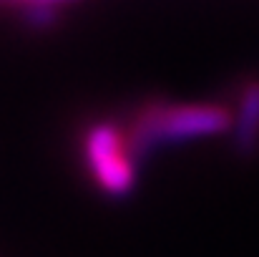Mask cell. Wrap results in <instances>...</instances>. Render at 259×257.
Segmentation results:
<instances>
[{
  "instance_id": "1",
  "label": "cell",
  "mask_w": 259,
  "mask_h": 257,
  "mask_svg": "<svg viewBox=\"0 0 259 257\" xmlns=\"http://www.w3.org/2000/svg\"><path fill=\"white\" fill-rule=\"evenodd\" d=\"M121 124L128 149L141 167L164 146L232 131V108L217 101L176 103L166 98H146L134 111H128Z\"/></svg>"
},
{
  "instance_id": "2",
  "label": "cell",
  "mask_w": 259,
  "mask_h": 257,
  "mask_svg": "<svg viewBox=\"0 0 259 257\" xmlns=\"http://www.w3.org/2000/svg\"><path fill=\"white\" fill-rule=\"evenodd\" d=\"M88 176L106 197H126L136 184V159L121 121L103 119L88 124L81 139Z\"/></svg>"
},
{
  "instance_id": "3",
  "label": "cell",
  "mask_w": 259,
  "mask_h": 257,
  "mask_svg": "<svg viewBox=\"0 0 259 257\" xmlns=\"http://www.w3.org/2000/svg\"><path fill=\"white\" fill-rule=\"evenodd\" d=\"M232 152L242 162L259 157V76H244L232 98Z\"/></svg>"
},
{
  "instance_id": "4",
  "label": "cell",
  "mask_w": 259,
  "mask_h": 257,
  "mask_svg": "<svg viewBox=\"0 0 259 257\" xmlns=\"http://www.w3.org/2000/svg\"><path fill=\"white\" fill-rule=\"evenodd\" d=\"M28 5H33V3H48V5H58V3H63V0H25Z\"/></svg>"
}]
</instances>
